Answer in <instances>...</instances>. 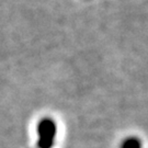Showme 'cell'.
<instances>
[{
    "label": "cell",
    "instance_id": "6da1fadb",
    "mask_svg": "<svg viewBox=\"0 0 148 148\" xmlns=\"http://www.w3.org/2000/svg\"><path fill=\"white\" fill-rule=\"evenodd\" d=\"M37 148H54L57 137V124L52 117H42L36 126Z\"/></svg>",
    "mask_w": 148,
    "mask_h": 148
},
{
    "label": "cell",
    "instance_id": "7a4b0ae2",
    "mask_svg": "<svg viewBox=\"0 0 148 148\" xmlns=\"http://www.w3.org/2000/svg\"><path fill=\"white\" fill-rule=\"evenodd\" d=\"M120 148H143V143L136 136H128L121 142Z\"/></svg>",
    "mask_w": 148,
    "mask_h": 148
}]
</instances>
